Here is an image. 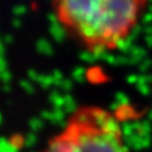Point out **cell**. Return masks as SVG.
Instances as JSON below:
<instances>
[{
	"label": "cell",
	"mask_w": 152,
	"mask_h": 152,
	"mask_svg": "<svg viewBox=\"0 0 152 152\" xmlns=\"http://www.w3.org/2000/svg\"><path fill=\"white\" fill-rule=\"evenodd\" d=\"M148 0H53L65 32L94 54L121 48L133 33Z\"/></svg>",
	"instance_id": "1"
},
{
	"label": "cell",
	"mask_w": 152,
	"mask_h": 152,
	"mask_svg": "<svg viewBox=\"0 0 152 152\" xmlns=\"http://www.w3.org/2000/svg\"><path fill=\"white\" fill-rule=\"evenodd\" d=\"M42 152H130L116 115L85 105L77 108L63 129L51 137Z\"/></svg>",
	"instance_id": "2"
}]
</instances>
